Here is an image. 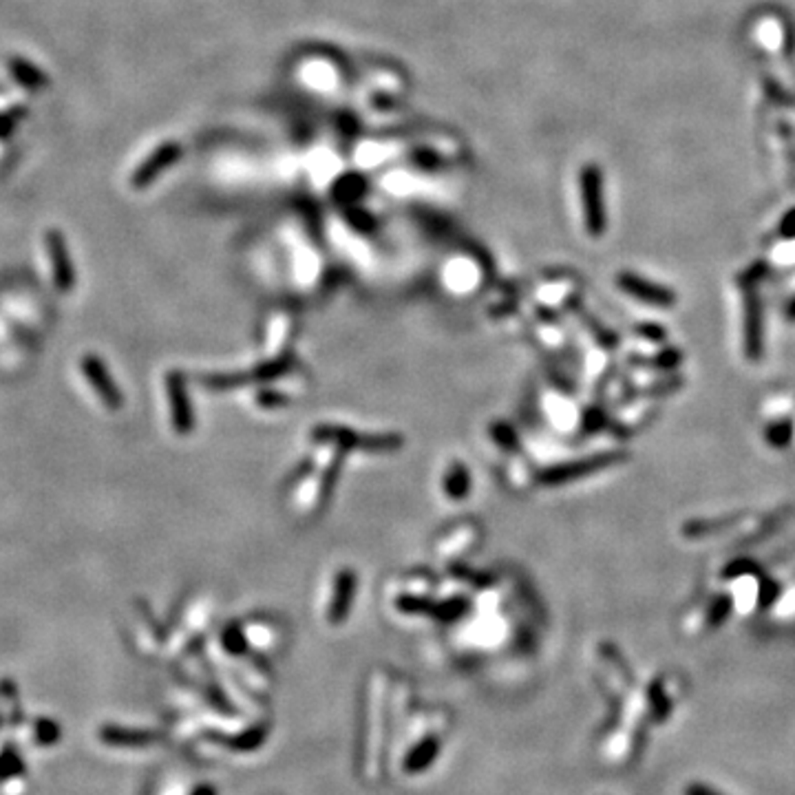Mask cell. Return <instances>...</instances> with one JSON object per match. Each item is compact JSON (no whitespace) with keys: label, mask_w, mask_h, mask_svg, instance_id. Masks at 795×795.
Wrapping results in <instances>:
<instances>
[{"label":"cell","mask_w":795,"mask_h":795,"mask_svg":"<svg viewBox=\"0 0 795 795\" xmlns=\"http://www.w3.org/2000/svg\"><path fill=\"white\" fill-rule=\"evenodd\" d=\"M581 201H584L586 225L593 237H601L605 230V203H603V175L596 166H586L581 170Z\"/></svg>","instance_id":"cell-1"},{"label":"cell","mask_w":795,"mask_h":795,"mask_svg":"<svg viewBox=\"0 0 795 795\" xmlns=\"http://www.w3.org/2000/svg\"><path fill=\"white\" fill-rule=\"evenodd\" d=\"M618 286L627 292V295L641 298L645 303H652V305H663L670 307L674 303V296L665 290V287H658L654 283L645 281V279L634 277V274H621L618 277Z\"/></svg>","instance_id":"cell-7"},{"label":"cell","mask_w":795,"mask_h":795,"mask_svg":"<svg viewBox=\"0 0 795 795\" xmlns=\"http://www.w3.org/2000/svg\"><path fill=\"white\" fill-rule=\"evenodd\" d=\"M83 372H84V376H87V381L93 385L96 394L104 400V405H108L111 409H120L122 396H120V391H117L113 378L108 376V372H106V367L102 365V360L96 358V356H84Z\"/></svg>","instance_id":"cell-5"},{"label":"cell","mask_w":795,"mask_h":795,"mask_svg":"<svg viewBox=\"0 0 795 795\" xmlns=\"http://www.w3.org/2000/svg\"><path fill=\"white\" fill-rule=\"evenodd\" d=\"M603 460H601L599 462V458H594V460H586V462H579V464H566V467H557V468H550V471H546L544 476H541V482H546V484H562V482H568V480H575V477H579L581 473H590V471H594V468H599V467H603Z\"/></svg>","instance_id":"cell-10"},{"label":"cell","mask_w":795,"mask_h":795,"mask_svg":"<svg viewBox=\"0 0 795 795\" xmlns=\"http://www.w3.org/2000/svg\"><path fill=\"white\" fill-rule=\"evenodd\" d=\"M685 795H722V793L716 791V789L707 787V784L694 783V784H689L688 789H685Z\"/></svg>","instance_id":"cell-13"},{"label":"cell","mask_w":795,"mask_h":795,"mask_svg":"<svg viewBox=\"0 0 795 795\" xmlns=\"http://www.w3.org/2000/svg\"><path fill=\"white\" fill-rule=\"evenodd\" d=\"M182 155V146L175 142H166L161 146H157L138 169L133 170V177H130V184L133 188L142 191V188H148L157 177H160L164 170H169L175 161L179 160Z\"/></svg>","instance_id":"cell-3"},{"label":"cell","mask_w":795,"mask_h":795,"mask_svg":"<svg viewBox=\"0 0 795 795\" xmlns=\"http://www.w3.org/2000/svg\"><path fill=\"white\" fill-rule=\"evenodd\" d=\"M791 314L795 316V301H793V307H791Z\"/></svg>","instance_id":"cell-14"},{"label":"cell","mask_w":795,"mask_h":795,"mask_svg":"<svg viewBox=\"0 0 795 795\" xmlns=\"http://www.w3.org/2000/svg\"><path fill=\"white\" fill-rule=\"evenodd\" d=\"M169 402H170V415H173V427L175 431L186 436L193 431V411L191 402H188L186 385H184V378L179 374H170L169 376Z\"/></svg>","instance_id":"cell-6"},{"label":"cell","mask_w":795,"mask_h":795,"mask_svg":"<svg viewBox=\"0 0 795 795\" xmlns=\"http://www.w3.org/2000/svg\"><path fill=\"white\" fill-rule=\"evenodd\" d=\"M22 115H25V108L12 113H0V138H7V135L16 129L18 120H20Z\"/></svg>","instance_id":"cell-12"},{"label":"cell","mask_w":795,"mask_h":795,"mask_svg":"<svg viewBox=\"0 0 795 795\" xmlns=\"http://www.w3.org/2000/svg\"><path fill=\"white\" fill-rule=\"evenodd\" d=\"M9 75L13 78V83L20 84L27 91H43L49 87V78L43 74L40 67H35L34 62L25 60V58H12L7 65Z\"/></svg>","instance_id":"cell-8"},{"label":"cell","mask_w":795,"mask_h":795,"mask_svg":"<svg viewBox=\"0 0 795 795\" xmlns=\"http://www.w3.org/2000/svg\"><path fill=\"white\" fill-rule=\"evenodd\" d=\"M445 489L451 500H462V497H467L468 489H471V477H468V471L464 468V464H453V467H451V471L446 473Z\"/></svg>","instance_id":"cell-11"},{"label":"cell","mask_w":795,"mask_h":795,"mask_svg":"<svg viewBox=\"0 0 795 795\" xmlns=\"http://www.w3.org/2000/svg\"><path fill=\"white\" fill-rule=\"evenodd\" d=\"M47 252L49 259H51V272L53 279H56L58 290L69 292L74 287L75 274L74 265H71L69 250H67L65 237L58 230H49L47 232Z\"/></svg>","instance_id":"cell-4"},{"label":"cell","mask_w":795,"mask_h":795,"mask_svg":"<svg viewBox=\"0 0 795 795\" xmlns=\"http://www.w3.org/2000/svg\"><path fill=\"white\" fill-rule=\"evenodd\" d=\"M356 593V575L350 571H342L336 577V588H334L332 603H329V621L341 623L350 610L351 596Z\"/></svg>","instance_id":"cell-9"},{"label":"cell","mask_w":795,"mask_h":795,"mask_svg":"<svg viewBox=\"0 0 795 795\" xmlns=\"http://www.w3.org/2000/svg\"><path fill=\"white\" fill-rule=\"evenodd\" d=\"M316 440L334 442L338 446H350V449H367V451H391L400 446V437L396 436H358L350 429H316Z\"/></svg>","instance_id":"cell-2"}]
</instances>
